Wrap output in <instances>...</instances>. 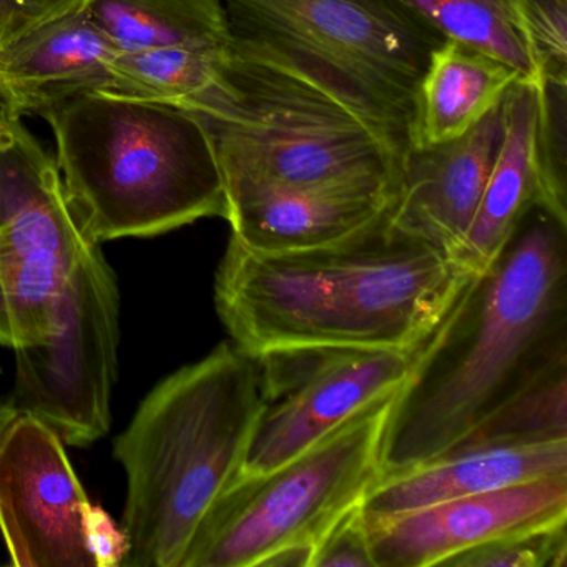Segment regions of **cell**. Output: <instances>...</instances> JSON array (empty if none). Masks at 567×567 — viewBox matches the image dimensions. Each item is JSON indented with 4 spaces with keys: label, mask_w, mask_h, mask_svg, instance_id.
<instances>
[{
    "label": "cell",
    "mask_w": 567,
    "mask_h": 567,
    "mask_svg": "<svg viewBox=\"0 0 567 567\" xmlns=\"http://www.w3.org/2000/svg\"><path fill=\"white\" fill-rule=\"evenodd\" d=\"M560 364H567V224L534 205L417 348L388 411L381 477L453 450Z\"/></svg>",
    "instance_id": "1"
},
{
    "label": "cell",
    "mask_w": 567,
    "mask_h": 567,
    "mask_svg": "<svg viewBox=\"0 0 567 567\" xmlns=\"http://www.w3.org/2000/svg\"><path fill=\"white\" fill-rule=\"evenodd\" d=\"M384 224L313 250L265 254L230 237L215 307L250 357L300 348L416 351L470 280Z\"/></svg>",
    "instance_id": "2"
},
{
    "label": "cell",
    "mask_w": 567,
    "mask_h": 567,
    "mask_svg": "<svg viewBox=\"0 0 567 567\" xmlns=\"http://www.w3.org/2000/svg\"><path fill=\"white\" fill-rule=\"evenodd\" d=\"M261 404L257 358L235 343L145 396L114 443L127 474L121 566L182 567L202 520L244 467Z\"/></svg>",
    "instance_id": "3"
},
{
    "label": "cell",
    "mask_w": 567,
    "mask_h": 567,
    "mask_svg": "<svg viewBox=\"0 0 567 567\" xmlns=\"http://www.w3.org/2000/svg\"><path fill=\"white\" fill-rule=\"evenodd\" d=\"M42 117L54 134L69 200L95 244L157 237L202 218L227 220L220 165L190 111L91 92Z\"/></svg>",
    "instance_id": "4"
},
{
    "label": "cell",
    "mask_w": 567,
    "mask_h": 567,
    "mask_svg": "<svg viewBox=\"0 0 567 567\" xmlns=\"http://www.w3.org/2000/svg\"><path fill=\"white\" fill-rule=\"evenodd\" d=\"M185 111L210 137L227 197L250 188L400 182L401 145L303 72L240 39L231 41L217 84Z\"/></svg>",
    "instance_id": "5"
},
{
    "label": "cell",
    "mask_w": 567,
    "mask_h": 567,
    "mask_svg": "<svg viewBox=\"0 0 567 567\" xmlns=\"http://www.w3.org/2000/svg\"><path fill=\"white\" fill-rule=\"evenodd\" d=\"M231 35L307 74L406 151L443 39L396 0H224Z\"/></svg>",
    "instance_id": "6"
},
{
    "label": "cell",
    "mask_w": 567,
    "mask_h": 567,
    "mask_svg": "<svg viewBox=\"0 0 567 567\" xmlns=\"http://www.w3.org/2000/svg\"><path fill=\"white\" fill-rule=\"evenodd\" d=\"M396 393L361 408L287 463L238 474L202 520L182 567H257L284 547L317 546L383 476L381 440Z\"/></svg>",
    "instance_id": "7"
},
{
    "label": "cell",
    "mask_w": 567,
    "mask_h": 567,
    "mask_svg": "<svg viewBox=\"0 0 567 567\" xmlns=\"http://www.w3.org/2000/svg\"><path fill=\"white\" fill-rule=\"evenodd\" d=\"M95 245L55 158L0 109V344L16 350L49 337L65 284Z\"/></svg>",
    "instance_id": "8"
},
{
    "label": "cell",
    "mask_w": 567,
    "mask_h": 567,
    "mask_svg": "<svg viewBox=\"0 0 567 567\" xmlns=\"http://www.w3.org/2000/svg\"><path fill=\"white\" fill-rule=\"evenodd\" d=\"M118 343L117 278L95 245L65 284L54 330L39 343L16 348L8 403L48 424L65 446L97 443L111 430Z\"/></svg>",
    "instance_id": "9"
},
{
    "label": "cell",
    "mask_w": 567,
    "mask_h": 567,
    "mask_svg": "<svg viewBox=\"0 0 567 567\" xmlns=\"http://www.w3.org/2000/svg\"><path fill=\"white\" fill-rule=\"evenodd\" d=\"M0 534L12 566H121L124 533L89 499L61 437L18 414L0 440Z\"/></svg>",
    "instance_id": "10"
},
{
    "label": "cell",
    "mask_w": 567,
    "mask_h": 567,
    "mask_svg": "<svg viewBox=\"0 0 567 567\" xmlns=\"http://www.w3.org/2000/svg\"><path fill=\"white\" fill-rule=\"evenodd\" d=\"M416 351L300 348L258 357L264 404L240 474L287 463L361 408L396 393Z\"/></svg>",
    "instance_id": "11"
},
{
    "label": "cell",
    "mask_w": 567,
    "mask_h": 567,
    "mask_svg": "<svg viewBox=\"0 0 567 567\" xmlns=\"http://www.w3.org/2000/svg\"><path fill=\"white\" fill-rule=\"evenodd\" d=\"M564 523L567 474L456 497L367 527L374 567H427L481 544Z\"/></svg>",
    "instance_id": "12"
},
{
    "label": "cell",
    "mask_w": 567,
    "mask_h": 567,
    "mask_svg": "<svg viewBox=\"0 0 567 567\" xmlns=\"http://www.w3.org/2000/svg\"><path fill=\"white\" fill-rule=\"evenodd\" d=\"M504 135L503 102L463 137L408 147L388 225L456 264Z\"/></svg>",
    "instance_id": "13"
},
{
    "label": "cell",
    "mask_w": 567,
    "mask_h": 567,
    "mask_svg": "<svg viewBox=\"0 0 567 567\" xmlns=\"http://www.w3.org/2000/svg\"><path fill=\"white\" fill-rule=\"evenodd\" d=\"M398 190L396 181L250 188L228 195L227 221L231 238L250 250H313L388 221Z\"/></svg>",
    "instance_id": "14"
},
{
    "label": "cell",
    "mask_w": 567,
    "mask_h": 567,
    "mask_svg": "<svg viewBox=\"0 0 567 567\" xmlns=\"http://www.w3.org/2000/svg\"><path fill=\"white\" fill-rule=\"evenodd\" d=\"M121 54L87 8L55 19L0 51V109L16 118L111 87Z\"/></svg>",
    "instance_id": "15"
},
{
    "label": "cell",
    "mask_w": 567,
    "mask_h": 567,
    "mask_svg": "<svg viewBox=\"0 0 567 567\" xmlns=\"http://www.w3.org/2000/svg\"><path fill=\"white\" fill-rule=\"evenodd\" d=\"M563 474L567 440L456 447L413 470L381 477L361 501V513L371 527L444 501Z\"/></svg>",
    "instance_id": "16"
},
{
    "label": "cell",
    "mask_w": 567,
    "mask_h": 567,
    "mask_svg": "<svg viewBox=\"0 0 567 567\" xmlns=\"http://www.w3.org/2000/svg\"><path fill=\"white\" fill-rule=\"evenodd\" d=\"M503 115V142L456 258L457 267L470 277L493 264L527 212L537 205V84L517 79L504 94Z\"/></svg>",
    "instance_id": "17"
},
{
    "label": "cell",
    "mask_w": 567,
    "mask_h": 567,
    "mask_svg": "<svg viewBox=\"0 0 567 567\" xmlns=\"http://www.w3.org/2000/svg\"><path fill=\"white\" fill-rule=\"evenodd\" d=\"M517 79L511 65L474 45L441 42L417 82L408 147H434L463 137L503 102Z\"/></svg>",
    "instance_id": "18"
},
{
    "label": "cell",
    "mask_w": 567,
    "mask_h": 567,
    "mask_svg": "<svg viewBox=\"0 0 567 567\" xmlns=\"http://www.w3.org/2000/svg\"><path fill=\"white\" fill-rule=\"evenodd\" d=\"M87 12L121 52L225 49L234 39L224 0H89Z\"/></svg>",
    "instance_id": "19"
},
{
    "label": "cell",
    "mask_w": 567,
    "mask_h": 567,
    "mask_svg": "<svg viewBox=\"0 0 567 567\" xmlns=\"http://www.w3.org/2000/svg\"><path fill=\"white\" fill-rule=\"evenodd\" d=\"M437 38L474 45L539 84L523 21V0H396Z\"/></svg>",
    "instance_id": "20"
},
{
    "label": "cell",
    "mask_w": 567,
    "mask_h": 567,
    "mask_svg": "<svg viewBox=\"0 0 567 567\" xmlns=\"http://www.w3.org/2000/svg\"><path fill=\"white\" fill-rule=\"evenodd\" d=\"M230 45L121 52L112 69L111 87L105 92L185 109L217 84Z\"/></svg>",
    "instance_id": "21"
},
{
    "label": "cell",
    "mask_w": 567,
    "mask_h": 567,
    "mask_svg": "<svg viewBox=\"0 0 567 567\" xmlns=\"http://www.w3.org/2000/svg\"><path fill=\"white\" fill-rule=\"evenodd\" d=\"M566 440L567 364H560L497 408L453 450L480 444H543Z\"/></svg>",
    "instance_id": "22"
},
{
    "label": "cell",
    "mask_w": 567,
    "mask_h": 567,
    "mask_svg": "<svg viewBox=\"0 0 567 567\" xmlns=\"http://www.w3.org/2000/svg\"><path fill=\"white\" fill-rule=\"evenodd\" d=\"M534 158L537 207L567 224V81L540 79L537 84Z\"/></svg>",
    "instance_id": "23"
},
{
    "label": "cell",
    "mask_w": 567,
    "mask_h": 567,
    "mask_svg": "<svg viewBox=\"0 0 567 567\" xmlns=\"http://www.w3.org/2000/svg\"><path fill=\"white\" fill-rule=\"evenodd\" d=\"M454 567H566V523L481 544L451 557Z\"/></svg>",
    "instance_id": "24"
},
{
    "label": "cell",
    "mask_w": 567,
    "mask_h": 567,
    "mask_svg": "<svg viewBox=\"0 0 567 567\" xmlns=\"http://www.w3.org/2000/svg\"><path fill=\"white\" fill-rule=\"evenodd\" d=\"M523 21L540 79L567 81V0H523Z\"/></svg>",
    "instance_id": "25"
},
{
    "label": "cell",
    "mask_w": 567,
    "mask_h": 567,
    "mask_svg": "<svg viewBox=\"0 0 567 567\" xmlns=\"http://www.w3.org/2000/svg\"><path fill=\"white\" fill-rule=\"evenodd\" d=\"M374 567L361 504L343 514L315 546L311 567Z\"/></svg>",
    "instance_id": "26"
},
{
    "label": "cell",
    "mask_w": 567,
    "mask_h": 567,
    "mask_svg": "<svg viewBox=\"0 0 567 567\" xmlns=\"http://www.w3.org/2000/svg\"><path fill=\"white\" fill-rule=\"evenodd\" d=\"M89 0H0V51L41 25L87 8Z\"/></svg>",
    "instance_id": "27"
},
{
    "label": "cell",
    "mask_w": 567,
    "mask_h": 567,
    "mask_svg": "<svg viewBox=\"0 0 567 567\" xmlns=\"http://www.w3.org/2000/svg\"><path fill=\"white\" fill-rule=\"evenodd\" d=\"M313 546H288L268 556L260 566L264 567H311Z\"/></svg>",
    "instance_id": "28"
},
{
    "label": "cell",
    "mask_w": 567,
    "mask_h": 567,
    "mask_svg": "<svg viewBox=\"0 0 567 567\" xmlns=\"http://www.w3.org/2000/svg\"><path fill=\"white\" fill-rule=\"evenodd\" d=\"M18 416V411L9 403H0V440L4 436L8 427L11 426L12 421Z\"/></svg>",
    "instance_id": "29"
}]
</instances>
